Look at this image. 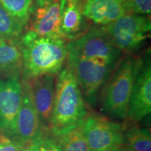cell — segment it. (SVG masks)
Masks as SVG:
<instances>
[{
  "label": "cell",
  "instance_id": "obj_11",
  "mask_svg": "<svg viewBox=\"0 0 151 151\" xmlns=\"http://www.w3.org/2000/svg\"><path fill=\"white\" fill-rule=\"evenodd\" d=\"M20 74L0 79V129L10 135L22 102Z\"/></svg>",
  "mask_w": 151,
  "mask_h": 151
},
{
  "label": "cell",
  "instance_id": "obj_8",
  "mask_svg": "<svg viewBox=\"0 0 151 151\" xmlns=\"http://www.w3.org/2000/svg\"><path fill=\"white\" fill-rule=\"evenodd\" d=\"M66 0H52L39 6H32L26 23V31L39 37L66 39L61 32L62 12Z\"/></svg>",
  "mask_w": 151,
  "mask_h": 151
},
{
  "label": "cell",
  "instance_id": "obj_4",
  "mask_svg": "<svg viewBox=\"0 0 151 151\" xmlns=\"http://www.w3.org/2000/svg\"><path fill=\"white\" fill-rule=\"evenodd\" d=\"M68 53L79 58L116 65L122 51L113 44L104 26H92L74 40L67 43Z\"/></svg>",
  "mask_w": 151,
  "mask_h": 151
},
{
  "label": "cell",
  "instance_id": "obj_1",
  "mask_svg": "<svg viewBox=\"0 0 151 151\" xmlns=\"http://www.w3.org/2000/svg\"><path fill=\"white\" fill-rule=\"evenodd\" d=\"M67 43L65 39L39 37L26 31L19 39L22 80L43 75H58L67 61Z\"/></svg>",
  "mask_w": 151,
  "mask_h": 151
},
{
  "label": "cell",
  "instance_id": "obj_19",
  "mask_svg": "<svg viewBox=\"0 0 151 151\" xmlns=\"http://www.w3.org/2000/svg\"><path fill=\"white\" fill-rule=\"evenodd\" d=\"M0 4L25 26L32 7V0H0Z\"/></svg>",
  "mask_w": 151,
  "mask_h": 151
},
{
  "label": "cell",
  "instance_id": "obj_10",
  "mask_svg": "<svg viewBox=\"0 0 151 151\" xmlns=\"http://www.w3.org/2000/svg\"><path fill=\"white\" fill-rule=\"evenodd\" d=\"M22 87L21 105L16 116L14 128L9 137L24 144H28L46 130L43 129L29 90L23 81L22 82Z\"/></svg>",
  "mask_w": 151,
  "mask_h": 151
},
{
  "label": "cell",
  "instance_id": "obj_16",
  "mask_svg": "<svg viewBox=\"0 0 151 151\" xmlns=\"http://www.w3.org/2000/svg\"><path fill=\"white\" fill-rule=\"evenodd\" d=\"M124 145L134 151H151L150 129L130 126L124 130Z\"/></svg>",
  "mask_w": 151,
  "mask_h": 151
},
{
  "label": "cell",
  "instance_id": "obj_17",
  "mask_svg": "<svg viewBox=\"0 0 151 151\" xmlns=\"http://www.w3.org/2000/svg\"><path fill=\"white\" fill-rule=\"evenodd\" d=\"M24 24L13 16L0 4V37L9 40H18Z\"/></svg>",
  "mask_w": 151,
  "mask_h": 151
},
{
  "label": "cell",
  "instance_id": "obj_20",
  "mask_svg": "<svg viewBox=\"0 0 151 151\" xmlns=\"http://www.w3.org/2000/svg\"><path fill=\"white\" fill-rule=\"evenodd\" d=\"M29 151H62L56 138L48 131L43 132L29 143Z\"/></svg>",
  "mask_w": 151,
  "mask_h": 151
},
{
  "label": "cell",
  "instance_id": "obj_2",
  "mask_svg": "<svg viewBox=\"0 0 151 151\" xmlns=\"http://www.w3.org/2000/svg\"><path fill=\"white\" fill-rule=\"evenodd\" d=\"M88 114L85 99L75 76L66 65L57 75L49 132L55 137L78 127Z\"/></svg>",
  "mask_w": 151,
  "mask_h": 151
},
{
  "label": "cell",
  "instance_id": "obj_9",
  "mask_svg": "<svg viewBox=\"0 0 151 151\" xmlns=\"http://www.w3.org/2000/svg\"><path fill=\"white\" fill-rule=\"evenodd\" d=\"M151 112V65L150 55L141 58L130 96L127 118L139 122Z\"/></svg>",
  "mask_w": 151,
  "mask_h": 151
},
{
  "label": "cell",
  "instance_id": "obj_3",
  "mask_svg": "<svg viewBox=\"0 0 151 151\" xmlns=\"http://www.w3.org/2000/svg\"><path fill=\"white\" fill-rule=\"evenodd\" d=\"M141 58L128 56L120 60L111 76L102 99V110L113 118H127L132 86Z\"/></svg>",
  "mask_w": 151,
  "mask_h": 151
},
{
  "label": "cell",
  "instance_id": "obj_22",
  "mask_svg": "<svg viewBox=\"0 0 151 151\" xmlns=\"http://www.w3.org/2000/svg\"><path fill=\"white\" fill-rule=\"evenodd\" d=\"M28 144L19 142L7 135L0 136V151H20Z\"/></svg>",
  "mask_w": 151,
  "mask_h": 151
},
{
  "label": "cell",
  "instance_id": "obj_15",
  "mask_svg": "<svg viewBox=\"0 0 151 151\" xmlns=\"http://www.w3.org/2000/svg\"><path fill=\"white\" fill-rule=\"evenodd\" d=\"M22 53L18 40H9L0 37V76L20 74Z\"/></svg>",
  "mask_w": 151,
  "mask_h": 151
},
{
  "label": "cell",
  "instance_id": "obj_14",
  "mask_svg": "<svg viewBox=\"0 0 151 151\" xmlns=\"http://www.w3.org/2000/svg\"><path fill=\"white\" fill-rule=\"evenodd\" d=\"M80 0H66L62 16L61 32L66 40H74L88 29Z\"/></svg>",
  "mask_w": 151,
  "mask_h": 151
},
{
  "label": "cell",
  "instance_id": "obj_25",
  "mask_svg": "<svg viewBox=\"0 0 151 151\" xmlns=\"http://www.w3.org/2000/svg\"><path fill=\"white\" fill-rule=\"evenodd\" d=\"M117 1H119V2H120V3H121V4H122V3L124 2V1H125V0H117Z\"/></svg>",
  "mask_w": 151,
  "mask_h": 151
},
{
  "label": "cell",
  "instance_id": "obj_18",
  "mask_svg": "<svg viewBox=\"0 0 151 151\" xmlns=\"http://www.w3.org/2000/svg\"><path fill=\"white\" fill-rule=\"evenodd\" d=\"M81 124L60 137H55L62 151H89Z\"/></svg>",
  "mask_w": 151,
  "mask_h": 151
},
{
  "label": "cell",
  "instance_id": "obj_5",
  "mask_svg": "<svg viewBox=\"0 0 151 151\" xmlns=\"http://www.w3.org/2000/svg\"><path fill=\"white\" fill-rule=\"evenodd\" d=\"M104 27L113 44L127 54L137 52L150 37V18L146 16L125 14Z\"/></svg>",
  "mask_w": 151,
  "mask_h": 151
},
{
  "label": "cell",
  "instance_id": "obj_13",
  "mask_svg": "<svg viewBox=\"0 0 151 151\" xmlns=\"http://www.w3.org/2000/svg\"><path fill=\"white\" fill-rule=\"evenodd\" d=\"M83 16L98 26L112 23L126 14L123 5L117 0H80Z\"/></svg>",
  "mask_w": 151,
  "mask_h": 151
},
{
  "label": "cell",
  "instance_id": "obj_12",
  "mask_svg": "<svg viewBox=\"0 0 151 151\" xmlns=\"http://www.w3.org/2000/svg\"><path fill=\"white\" fill-rule=\"evenodd\" d=\"M55 76L43 75L22 80L26 84L43 129L49 132L53 109Z\"/></svg>",
  "mask_w": 151,
  "mask_h": 151
},
{
  "label": "cell",
  "instance_id": "obj_24",
  "mask_svg": "<svg viewBox=\"0 0 151 151\" xmlns=\"http://www.w3.org/2000/svg\"><path fill=\"white\" fill-rule=\"evenodd\" d=\"M117 151H134V150H132V149H130L129 148H128L127 146H126L125 145L123 144Z\"/></svg>",
  "mask_w": 151,
  "mask_h": 151
},
{
  "label": "cell",
  "instance_id": "obj_21",
  "mask_svg": "<svg viewBox=\"0 0 151 151\" xmlns=\"http://www.w3.org/2000/svg\"><path fill=\"white\" fill-rule=\"evenodd\" d=\"M126 14L148 16L151 13V0H125L122 3Z\"/></svg>",
  "mask_w": 151,
  "mask_h": 151
},
{
  "label": "cell",
  "instance_id": "obj_23",
  "mask_svg": "<svg viewBox=\"0 0 151 151\" xmlns=\"http://www.w3.org/2000/svg\"><path fill=\"white\" fill-rule=\"evenodd\" d=\"M32 6H39L43 5L47 2H49V1H52V0H32Z\"/></svg>",
  "mask_w": 151,
  "mask_h": 151
},
{
  "label": "cell",
  "instance_id": "obj_7",
  "mask_svg": "<svg viewBox=\"0 0 151 151\" xmlns=\"http://www.w3.org/2000/svg\"><path fill=\"white\" fill-rule=\"evenodd\" d=\"M89 151H117L124 144L121 124L94 114H87L81 123Z\"/></svg>",
  "mask_w": 151,
  "mask_h": 151
},
{
  "label": "cell",
  "instance_id": "obj_6",
  "mask_svg": "<svg viewBox=\"0 0 151 151\" xmlns=\"http://www.w3.org/2000/svg\"><path fill=\"white\" fill-rule=\"evenodd\" d=\"M67 64L72 70L85 101L95 104L99 90L111 75L116 65H107L68 53Z\"/></svg>",
  "mask_w": 151,
  "mask_h": 151
}]
</instances>
